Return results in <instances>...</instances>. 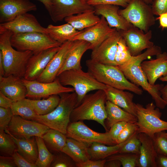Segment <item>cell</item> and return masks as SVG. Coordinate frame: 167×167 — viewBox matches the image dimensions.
I'll return each mask as SVG.
<instances>
[{
  "instance_id": "35",
  "label": "cell",
  "mask_w": 167,
  "mask_h": 167,
  "mask_svg": "<svg viewBox=\"0 0 167 167\" xmlns=\"http://www.w3.org/2000/svg\"><path fill=\"white\" fill-rule=\"evenodd\" d=\"M10 108L13 115H18L26 120H33L37 115L26 98L14 102Z\"/></svg>"
},
{
  "instance_id": "55",
  "label": "cell",
  "mask_w": 167,
  "mask_h": 167,
  "mask_svg": "<svg viewBox=\"0 0 167 167\" xmlns=\"http://www.w3.org/2000/svg\"><path fill=\"white\" fill-rule=\"evenodd\" d=\"M160 91L162 98L167 103V84L164 86Z\"/></svg>"
},
{
  "instance_id": "46",
  "label": "cell",
  "mask_w": 167,
  "mask_h": 167,
  "mask_svg": "<svg viewBox=\"0 0 167 167\" xmlns=\"http://www.w3.org/2000/svg\"><path fill=\"white\" fill-rule=\"evenodd\" d=\"M154 15L167 13V0H155L151 6Z\"/></svg>"
},
{
  "instance_id": "22",
  "label": "cell",
  "mask_w": 167,
  "mask_h": 167,
  "mask_svg": "<svg viewBox=\"0 0 167 167\" xmlns=\"http://www.w3.org/2000/svg\"><path fill=\"white\" fill-rule=\"evenodd\" d=\"M0 91L15 102L26 98L27 89L19 77L0 76Z\"/></svg>"
},
{
  "instance_id": "4",
  "label": "cell",
  "mask_w": 167,
  "mask_h": 167,
  "mask_svg": "<svg viewBox=\"0 0 167 167\" xmlns=\"http://www.w3.org/2000/svg\"><path fill=\"white\" fill-rule=\"evenodd\" d=\"M13 34L9 31L0 32V52L1 53L5 75L24 78L28 62L33 54L32 51H20L15 49L10 39Z\"/></svg>"
},
{
  "instance_id": "50",
  "label": "cell",
  "mask_w": 167,
  "mask_h": 167,
  "mask_svg": "<svg viewBox=\"0 0 167 167\" xmlns=\"http://www.w3.org/2000/svg\"><path fill=\"white\" fill-rule=\"evenodd\" d=\"M0 167H17L12 156H0Z\"/></svg>"
},
{
  "instance_id": "30",
  "label": "cell",
  "mask_w": 167,
  "mask_h": 167,
  "mask_svg": "<svg viewBox=\"0 0 167 167\" xmlns=\"http://www.w3.org/2000/svg\"><path fill=\"white\" fill-rule=\"evenodd\" d=\"M100 19L101 18L95 14L94 10L92 9L68 16L64 20L76 29L81 31L95 25Z\"/></svg>"
},
{
  "instance_id": "60",
  "label": "cell",
  "mask_w": 167,
  "mask_h": 167,
  "mask_svg": "<svg viewBox=\"0 0 167 167\" xmlns=\"http://www.w3.org/2000/svg\"><path fill=\"white\" fill-rule=\"evenodd\" d=\"M84 3H87L90 0H81Z\"/></svg>"
},
{
  "instance_id": "11",
  "label": "cell",
  "mask_w": 167,
  "mask_h": 167,
  "mask_svg": "<svg viewBox=\"0 0 167 167\" xmlns=\"http://www.w3.org/2000/svg\"><path fill=\"white\" fill-rule=\"evenodd\" d=\"M21 80L27 89L26 97L31 99L46 98L54 95L75 92L73 88L62 85L57 77L53 81L49 83L30 81L24 78H21Z\"/></svg>"
},
{
  "instance_id": "18",
  "label": "cell",
  "mask_w": 167,
  "mask_h": 167,
  "mask_svg": "<svg viewBox=\"0 0 167 167\" xmlns=\"http://www.w3.org/2000/svg\"><path fill=\"white\" fill-rule=\"evenodd\" d=\"M60 47L50 48L33 54L28 62L24 78L30 81L36 80L58 50Z\"/></svg>"
},
{
  "instance_id": "29",
  "label": "cell",
  "mask_w": 167,
  "mask_h": 167,
  "mask_svg": "<svg viewBox=\"0 0 167 167\" xmlns=\"http://www.w3.org/2000/svg\"><path fill=\"white\" fill-rule=\"evenodd\" d=\"M5 131L12 137L17 147V152L29 162L35 164L38 152L35 138L21 139L16 138L6 129Z\"/></svg>"
},
{
  "instance_id": "13",
  "label": "cell",
  "mask_w": 167,
  "mask_h": 167,
  "mask_svg": "<svg viewBox=\"0 0 167 167\" xmlns=\"http://www.w3.org/2000/svg\"><path fill=\"white\" fill-rule=\"evenodd\" d=\"M92 9L93 6L83 2L81 0H51L48 11L54 22L62 21L70 16Z\"/></svg>"
},
{
  "instance_id": "47",
  "label": "cell",
  "mask_w": 167,
  "mask_h": 167,
  "mask_svg": "<svg viewBox=\"0 0 167 167\" xmlns=\"http://www.w3.org/2000/svg\"><path fill=\"white\" fill-rule=\"evenodd\" d=\"M127 122L124 121L118 122L114 124L109 129V131L111 137L116 143L117 139L125 128Z\"/></svg>"
},
{
  "instance_id": "16",
  "label": "cell",
  "mask_w": 167,
  "mask_h": 167,
  "mask_svg": "<svg viewBox=\"0 0 167 167\" xmlns=\"http://www.w3.org/2000/svg\"><path fill=\"white\" fill-rule=\"evenodd\" d=\"M120 31L132 56L139 55L143 50L154 45V43L151 41L152 36L151 30L145 32L132 25L127 30Z\"/></svg>"
},
{
  "instance_id": "15",
  "label": "cell",
  "mask_w": 167,
  "mask_h": 167,
  "mask_svg": "<svg viewBox=\"0 0 167 167\" xmlns=\"http://www.w3.org/2000/svg\"><path fill=\"white\" fill-rule=\"evenodd\" d=\"M9 31L13 34L38 32L48 34L46 28L42 26L33 15L25 13L14 19L0 24V32Z\"/></svg>"
},
{
  "instance_id": "26",
  "label": "cell",
  "mask_w": 167,
  "mask_h": 167,
  "mask_svg": "<svg viewBox=\"0 0 167 167\" xmlns=\"http://www.w3.org/2000/svg\"><path fill=\"white\" fill-rule=\"evenodd\" d=\"M107 100L136 116L134 95L131 93L108 86L104 90Z\"/></svg>"
},
{
  "instance_id": "2",
  "label": "cell",
  "mask_w": 167,
  "mask_h": 167,
  "mask_svg": "<svg viewBox=\"0 0 167 167\" xmlns=\"http://www.w3.org/2000/svg\"><path fill=\"white\" fill-rule=\"evenodd\" d=\"M106 96L104 90H96L87 94L80 103L73 110L70 116L71 122L84 120L95 121L106 130L105 121L107 117L105 109Z\"/></svg>"
},
{
  "instance_id": "36",
  "label": "cell",
  "mask_w": 167,
  "mask_h": 167,
  "mask_svg": "<svg viewBox=\"0 0 167 167\" xmlns=\"http://www.w3.org/2000/svg\"><path fill=\"white\" fill-rule=\"evenodd\" d=\"M37 145L38 155L35 164L37 167H50L54 155L49 151L44 142L40 137H35Z\"/></svg>"
},
{
  "instance_id": "58",
  "label": "cell",
  "mask_w": 167,
  "mask_h": 167,
  "mask_svg": "<svg viewBox=\"0 0 167 167\" xmlns=\"http://www.w3.org/2000/svg\"><path fill=\"white\" fill-rule=\"evenodd\" d=\"M159 80L162 82H167V75L160 77Z\"/></svg>"
},
{
  "instance_id": "8",
  "label": "cell",
  "mask_w": 167,
  "mask_h": 167,
  "mask_svg": "<svg viewBox=\"0 0 167 167\" xmlns=\"http://www.w3.org/2000/svg\"><path fill=\"white\" fill-rule=\"evenodd\" d=\"M10 42L12 47L17 50H29L34 54L62 45L52 38L48 34L38 32L13 34Z\"/></svg>"
},
{
  "instance_id": "12",
  "label": "cell",
  "mask_w": 167,
  "mask_h": 167,
  "mask_svg": "<svg viewBox=\"0 0 167 167\" xmlns=\"http://www.w3.org/2000/svg\"><path fill=\"white\" fill-rule=\"evenodd\" d=\"M49 129L47 126L36 121L13 115L6 129L17 138L26 139L36 136L42 137Z\"/></svg>"
},
{
  "instance_id": "56",
  "label": "cell",
  "mask_w": 167,
  "mask_h": 167,
  "mask_svg": "<svg viewBox=\"0 0 167 167\" xmlns=\"http://www.w3.org/2000/svg\"><path fill=\"white\" fill-rule=\"evenodd\" d=\"M5 75V71L3 62L2 56L0 52V76H4Z\"/></svg>"
},
{
  "instance_id": "20",
  "label": "cell",
  "mask_w": 167,
  "mask_h": 167,
  "mask_svg": "<svg viewBox=\"0 0 167 167\" xmlns=\"http://www.w3.org/2000/svg\"><path fill=\"white\" fill-rule=\"evenodd\" d=\"M73 43V41H68L62 44L44 71L36 80L41 82L49 83L56 79Z\"/></svg>"
},
{
  "instance_id": "39",
  "label": "cell",
  "mask_w": 167,
  "mask_h": 167,
  "mask_svg": "<svg viewBox=\"0 0 167 167\" xmlns=\"http://www.w3.org/2000/svg\"><path fill=\"white\" fill-rule=\"evenodd\" d=\"M132 56L125 40L122 37L118 42L115 55V61L117 66L126 63L131 59Z\"/></svg>"
},
{
  "instance_id": "33",
  "label": "cell",
  "mask_w": 167,
  "mask_h": 167,
  "mask_svg": "<svg viewBox=\"0 0 167 167\" xmlns=\"http://www.w3.org/2000/svg\"><path fill=\"white\" fill-rule=\"evenodd\" d=\"M27 99L37 115H43L55 109L59 103L60 97L59 95H54L42 100Z\"/></svg>"
},
{
  "instance_id": "19",
  "label": "cell",
  "mask_w": 167,
  "mask_h": 167,
  "mask_svg": "<svg viewBox=\"0 0 167 167\" xmlns=\"http://www.w3.org/2000/svg\"><path fill=\"white\" fill-rule=\"evenodd\" d=\"M37 9L36 5L29 0H0V22L11 21L20 15Z\"/></svg>"
},
{
  "instance_id": "7",
  "label": "cell",
  "mask_w": 167,
  "mask_h": 167,
  "mask_svg": "<svg viewBox=\"0 0 167 167\" xmlns=\"http://www.w3.org/2000/svg\"><path fill=\"white\" fill-rule=\"evenodd\" d=\"M152 102L145 107L135 103L138 133H145L152 139L155 133L167 130V121L161 119L162 113Z\"/></svg>"
},
{
  "instance_id": "48",
  "label": "cell",
  "mask_w": 167,
  "mask_h": 167,
  "mask_svg": "<svg viewBox=\"0 0 167 167\" xmlns=\"http://www.w3.org/2000/svg\"><path fill=\"white\" fill-rule=\"evenodd\" d=\"M15 163L18 167H37L35 164L31 163L21 155L17 151L15 152L12 155Z\"/></svg>"
},
{
  "instance_id": "42",
  "label": "cell",
  "mask_w": 167,
  "mask_h": 167,
  "mask_svg": "<svg viewBox=\"0 0 167 167\" xmlns=\"http://www.w3.org/2000/svg\"><path fill=\"white\" fill-rule=\"evenodd\" d=\"M153 140L157 154L167 156V135L165 131L155 133Z\"/></svg>"
},
{
  "instance_id": "21",
  "label": "cell",
  "mask_w": 167,
  "mask_h": 167,
  "mask_svg": "<svg viewBox=\"0 0 167 167\" xmlns=\"http://www.w3.org/2000/svg\"><path fill=\"white\" fill-rule=\"evenodd\" d=\"M141 66L149 83L155 85L158 79L167 75V53L158 54L155 59L143 61Z\"/></svg>"
},
{
  "instance_id": "57",
  "label": "cell",
  "mask_w": 167,
  "mask_h": 167,
  "mask_svg": "<svg viewBox=\"0 0 167 167\" xmlns=\"http://www.w3.org/2000/svg\"><path fill=\"white\" fill-rule=\"evenodd\" d=\"M41 2L48 11L50 7L51 0H37Z\"/></svg>"
},
{
  "instance_id": "3",
  "label": "cell",
  "mask_w": 167,
  "mask_h": 167,
  "mask_svg": "<svg viewBox=\"0 0 167 167\" xmlns=\"http://www.w3.org/2000/svg\"><path fill=\"white\" fill-rule=\"evenodd\" d=\"M88 71L99 82L107 86L141 95L143 91L129 81L117 66L105 65L91 59L87 60Z\"/></svg>"
},
{
  "instance_id": "40",
  "label": "cell",
  "mask_w": 167,
  "mask_h": 167,
  "mask_svg": "<svg viewBox=\"0 0 167 167\" xmlns=\"http://www.w3.org/2000/svg\"><path fill=\"white\" fill-rule=\"evenodd\" d=\"M137 131L135 132L122 146L118 153L139 154L141 143Z\"/></svg>"
},
{
  "instance_id": "61",
  "label": "cell",
  "mask_w": 167,
  "mask_h": 167,
  "mask_svg": "<svg viewBox=\"0 0 167 167\" xmlns=\"http://www.w3.org/2000/svg\"><path fill=\"white\" fill-rule=\"evenodd\" d=\"M166 134L167 135V133H166Z\"/></svg>"
},
{
  "instance_id": "28",
  "label": "cell",
  "mask_w": 167,
  "mask_h": 167,
  "mask_svg": "<svg viewBox=\"0 0 167 167\" xmlns=\"http://www.w3.org/2000/svg\"><path fill=\"white\" fill-rule=\"evenodd\" d=\"M89 144L74 139L67 138L66 144L62 152L69 155L76 164L90 159L88 152Z\"/></svg>"
},
{
  "instance_id": "34",
  "label": "cell",
  "mask_w": 167,
  "mask_h": 167,
  "mask_svg": "<svg viewBox=\"0 0 167 167\" xmlns=\"http://www.w3.org/2000/svg\"><path fill=\"white\" fill-rule=\"evenodd\" d=\"M42 138L49 150L57 152L62 151L66 144L67 137L65 134L49 128Z\"/></svg>"
},
{
  "instance_id": "41",
  "label": "cell",
  "mask_w": 167,
  "mask_h": 167,
  "mask_svg": "<svg viewBox=\"0 0 167 167\" xmlns=\"http://www.w3.org/2000/svg\"><path fill=\"white\" fill-rule=\"evenodd\" d=\"M54 156L50 167H75L76 164L67 154L62 151L57 152Z\"/></svg>"
},
{
  "instance_id": "49",
  "label": "cell",
  "mask_w": 167,
  "mask_h": 167,
  "mask_svg": "<svg viewBox=\"0 0 167 167\" xmlns=\"http://www.w3.org/2000/svg\"><path fill=\"white\" fill-rule=\"evenodd\" d=\"M106 159L98 160H89L84 162L76 164L77 167H104Z\"/></svg>"
},
{
  "instance_id": "44",
  "label": "cell",
  "mask_w": 167,
  "mask_h": 167,
  "mask_svg": "<svg viewBox=\"0 0 167 167\" xmlns=\"http://www.w3.org/2000/svg\"><path fill=\"white\" fill-rule=\"evenodd\" d=\"M13 116L11 108L0 107V130L7 129Z\"/></svg>"
},
{
  "instance_id": "43",
  "label": "cell",
  "mask_w": 167,
  "mask_h": 167,
  "mask_svg": "<svg viewBox=\"0 0 167 167\" xmlns=\"http://www.w3.org/2000/svg\"><path fill=\"white\" fill-rule=\"evenodd\" d=\"M138 128L136 123L127 122L116 140L117 144L122 143L127 140L137 131Z\"/></svg>"
},
{
  "instance_id": "10",
  "label": "cell",
  "mask_w": 167,
  "mask_h": 167,
  "mask_svg": "<svg viewBox=\"0 0 167 167\" xmlns=\"http://www.w3.org/2000/svg\"><path fill=\"white\" fill-rule=\"evenodd\" d=\"M66 135L71 138L90 145L97 142L108 145L117 144L112 139L109 131L104 133L96 132L89 128L83 121L70 122Z\"/></svg>"
},
{
  "instance_id": "25",
  "label": "cell",
  "mask_w": 167,
  "mask_h": 167,
  "mask_svg": "<svg viewBox=\"0 0 167 167\" xmlns=\"http://www.w3.org/2000/svg\"><path fill=\"white\" fill-rule=\"evenodd\" d=\"M141 143L137 167H157V154L154 148L153 139L143 133L138 134Z\"/></svg>"
},
{
  "instance_id": "32",
  "label": "cell",
  "mask_w": 167,
  "mask_h": 167,
  "mask_svg": "<svg viewBox=\"0 0 167 167\" xmlns=\"http://www.w3.org/2000/svg\"><path fill=\"white\" fill-rule=\"evenodd\" d=\"M127 140L114 145L107 146L106 144L97 142L92 143L89 145L88 148L90 159L93 160H103L109 156L118 153L121 147Z\"/></svg>"
},
{
  "instance_id": "14",
  "label": "cell",
  "mask_w": 167,
  "mask_h": 167,
  "mask_svg": "<svg viewBox=\"0 0 167 167\" xmlns=\"http://www.w3.org/2000/svg\"><path fill=\"white\" fill-rule=\"evenodd\" d=\"M122 37L120 31L116 29L100 45L92 50L91 59L102 64L117 66L115 55L118 42Z\"/></svg>"
},
{
  "instance_id": "27",
  "label": "cell",
  "mask_w": 167,
  "mask_h": 167,
  "mask_svg": "<svg viewBox=\"0 0 167 167\" xmlns=\"http://www.w3.org/2000/svg\"><path fill=\"white\" fill-rule=\"evenodd\" d=\"M107 117L105 121L106 132L109 131L115 124L120 122L136 123L137 119L135 115L126 111L109 101L105 104Z\"/></svg>"
},
{
  "instance_id": "38",
  "label": "cell",
  "mask_w": 167,
  "mask_h": 167,
  "mask_svg": "<svg viewBox=\"0 0 167 167\" xmlns=\"http://www.w3.org/2000/svg\"><path fill=\"white\" fill-rule=\"evenodd\" d=\"M139 154L127 153H118L108 157L106 160H117L123 167H137Z\"/></svg>"
},
{
  "instance_id": "6",
  "label": "cell",
  "mask_w": 167,
  "mask_h": 167,
  "mask_svg": "<svg viewBox=\"0 0 167 167\" xmlns=\"http://www.w3.org/2000/svg\"><path fill=\"white\" fill-rule=\"evenodd\" d=\"M57 77L62 85L70 86L74 89L77 96L76 107L89 92L99 90H105L108 87L107 85L97 81L88 71L84 72L82 69L65 71Z\"/></svg>"
},
{
  "instance_id": "23",
  "label": "cell",
  "mask_w": 167,
  "mask_h": 167,
  "mask_svg": "<svg viewBox=\"0 0 167 167\" xmlns=\"http://www.w3.org/2000/svg\"><path fill=\"white\" fill-rule=\"evenodd\" d=\"M95 14L105 19L109 26L119 30H126L132 25L118 13L119 6L112 5L100 4L93 6Z\"/></svg>"
},
{
  "instance_id": "1",
  "label": "cell",
  "mask_w": 167,
  "mask_h": 167,
  "mask_svg": "<svg viewBox=\"0 0 167 167\" xmlns=\"http://www.w3.org/2000/svg\"><path fill=\"white\" fill-rule=\"evenodd\" d=\"M162 52L161 47L154 45L146 49L143 53L133 56L126 63L117 66L127 79L138 86H141L148 92L154 101L156 107L163 109L167 105V103L161 97L160 91L164 85L162 84L151 85L141 66L142 62L148 58L156 56Z\"/></svg>"
},
{
  "instance_id": "59",
  "label": "cell",
  "mask_w": 167,
  "mask_h": 167,
  "mask_svg": "<svg viewBox=\"0 0 167 167\" xmlns=\"http://www.w3.org/2000/svg\"><path fill=\"white\" fill-rule=\"evenodd\" d=\"M147 4H152L155 0H143Z\"/></svg>"
},
{
  "instance_id": "5",
  "label": "cell",
  "mask_w": 167,
  "mask_h": 167,
  "mask_svg": "<svg viewBox=\"0 0 167 167\" xmlns=\"http://www.w3.org/2000/svg\"><path fill=\"white\" fill-rule=\"evenodd\" d=\"M59 95L60 101L55 109L47 114L37 115L33 120L66 135L71 113L77 103V96L75 92Z\"/></svg>"
},
{
  "instance_id": "37",
  "label": "cell",
  "mask_w": 167,
  "mask_h": 167,
  "mask_svg": "<svg viewBox=\"0 0 167 167\" xmlns=\"http://www.w3.org/2000/svg\"><path fill=\"white\" fill-rule=\"evenodd\" d=\"M17 151L16 145L11 136L4 130H0L1 156H12Z\"/></svg>"
},
{
  "instance_id": "53",
  "label": "cell",
  "mask_w": 167,
  "mask_h": 167,
  "mask_svg": "<svg viewBox=\"0 0 167 167\" xmlns=\"http://www.w3.org/2000/svg\"><path fill=\"white\" fill-rule=\"evenodd\" d=\"M156 163L157 167H167V156L158 155Z\"/></svg>"
},
{
  "instance_id": "52",
  "label": "cell",
  "mask_w": 167,
  "mask_h": 167,
  "mask_svg": "<svg viewBox=\"0 0 167 167\" xmlns=\"http://www.w3.org/2000/svg\"><path fill=\"white\" fill-rule=\"evenodd\" d=\"M156 19L159 20L160 26L163 29L167 28V13L161 14Z\"/></svg>"
},
{
  "instance_id": "31",
  "label": "cell",
  "mask_w": 167,
  "mask_h": 167,
  "mask_svg": "<svg viewBox=\"0 0 167 167\" xmlns=\"http://www.w3.org/2000/svg\"><path fill=\"white\" fill-rule=\"evenodd\" d=\"M46 29L48 34L53 39L62 44L71 41L82 31L76 29L70 24H66L58 26L49 25Z\"/></svg>"
},
{
  "instance_id": "51",
  "label": "cell",
  "mask_w": 167,
  "mask_h": 167,
  "mask_svg": "<svg viewBox=\"0 0 167 167\" xmlns=\"http://www.w3.org/2000/svg\"><path fill=\"white\" fill-rule=\"evenodd\" d=\"M14 101L0 91V107L11 108Z\"/></svg>"
},
{
  "instance_id": "17",
  "label": "cell",
  "mask_w": 167,
  "mask_h": 167,
  "mask_svg": "<svg viewBox=\"0 0 167 167\" xmlns=\"http://www.w3.org/2000/svg\"><path fill=\"white\" fill-rule=\"evenodd\" d=\"M116 29L110 27L105 19L101 16L100 21L94 26L82 31L72 41L82 40L91 44L90 49L98 47Z\"/></svg>"
},
{
  "instance_id": "54",
  "label": "cell",
  "mask_w": 167,
  "mask_h": 167,
  "mask_svg": "<svg viewBox=\"0 0 167 167\" xmlns=\"http://www.w3.org/2000/svg\"><path fill=\"white\" fill-rule=\"evenodd\" d=\"M122 166L121 162L117 160H106L104 167H120Z\"/></svg>"
},
{
  "instance_id": "24",
  "label": "cell",
  "mask_w": 167,
  "mask_h": 167,
  "mask_svg": "<svg viewBox=\"0 0 167 167\" xmlns=\"http://www.w3.org/2000/svg\"><path fill=\"white\" fill-rule=\"evenodd\" d=\"M91 44L82 40L73 41V45L67 54L58 76L62 72L71 69H82L81 60L84 53L90 49Z\"/></svg>"
},
{
  "instance_id": "9",
  "label": "cell",
  "mask_w": 167,
  "mask_h": 167,
  "mask_svg": "<svg viewBox=\"0 0 167 167\" xmlns=\"http://www.w3.org/2000/svg\"><path fill=\"white\" fill-rule=\"evenodd\" d=\"M119 14L129 22L145 32L155 23L151 6L143 0H131L124 9H119Z\"/></svg>"
},
{
  "instance_id": "45",
  "label": "cell",
  "mask_w": 167,
  "mask_h": 167,
  "mask_svg": "<svg viewBox=\"0 0 167 167\" xmlns=\"http://www.w3.org/2000/svg\"><path fill=\"white\" fill-rule=\"evenodd\" d=\"M131 0H90L88 5L94 6L100 4H108L122 6L124 8L129 4Z\"/></svg>"
}]
</instances>
